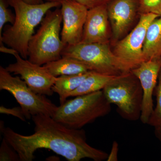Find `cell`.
<instances>
[{
	"label": "cell",
	"instance_id": "1",
	"mask_svg": "<svg viewBox=\"0 0 161 161\" xmlns=\"http://www.w3.org/2000/svg\"><path fill=\"white\" fill-rule=\"evenodd\" d=\"M31 119L35 125L31 135L19 134L9 127L2 131L3 138L18 153L20 161H32L35 152L40 149H49L69 161L108 158L107 153L87 143L84 130L70 129L45 114L34 115Z\"/></svg>",
	"mask_w": 161,
	"mask_h": 161
},
{
	"label": "cell",
	"instance_id": "2",
	"mask_svg": "<svg viewBox=\"0 0 161 161\" xmlns=\"http://www.w3.org/2000/svg\"><path fill=\"white\" fill-rule=\"evenodd\" d=\"M14 8V23L5 27L0 36V42L16 50L23 59L28 57L30 40L34 34L35 28L41 23L48 10L58 8L61 4L46 2L40 4H30L23 0H8Z\"/></svg>",
	"mask_w": 161,
	"mask_h": 161
},
{
	"label": "cell",
	"instance_id": "3",
	"mask_svg": "<svg viewBox=\"0 0 161 161\" xmlns=\"http://www.w3.org/2000/svg\"><path fill=\"white\" fill-rule=\"evenodd\" d=\"M111 111V104L103 91H99L66 100L58 107L52 117L65 126L78 130Z\"/></svg>",
	"mask_w": 161,
	"mask_h": 161
},
{
	"label": "cell",
	"instance_id": "4",
	"mask_svg": "<svg viewBox=\"0 0 161 161\" xmlns=\"http://www.w3.org/2000/svg\"><path fill=\"white\" fill-rule=\"evenodd\" d=\"M62 15L61 9L48 10L36 33L33 35L28 46L30 61L43 65L62 57L66 46L60 37Z\"/></svg>",
	"mask_w": 161,
	"mask_h": 161
},
{
	"label": "cell",
	"instance_id": "5",
	"mask_svg": "<svg viewBox=\"0 0 161 161\" xmlns=\"http://www.w3.org/2000/svg\"><path fill=\"white\" fill-rule=\"evenodd\" d=\"M109 43H80L66 45L62 57L75 58L84 64L90 71L112 76H119L131 70L113 53Z\"/></svg>",
	"mask_w": 161,
	"mask_h": 161
},
{
	"label": "cell",
	"instance_id": "6",
	"mask_svg": "<svg viewBox=\"0 0 161 161\" xmlns=\"http://www.w3.org/2000/svg\"><path fill=\"white\" fill-rule=\"evenodd\" d=\"M102 91L108 101L117 106L123 118L132 121L140 119L143 92L139 80L131 70L115 77Z\"/></svg>",
	"mask_w": 161,
	"mask_h": 161
},
{
	"label": "cell",
	"instance_id": "7",
	"mask_svg": "<svg viewBox=\"0 0 161 161\" xmlns=\"http://www.w3.org/2000/svg\"><path fill=\"white\" fill-rule=\"evenodd\" d=\"M0 90H5L13 95L28 119L40 114L53 117L58 109L45 95L35 93L22 78L12 76L2 66H0Z\"/></svg>",
	"mask_w": 161,
	"mask_h": 161
},
{
	"label": "cell",
	"instance_id": "8",
	"mask_svg": "<svg viewBox=\"0 0 161 161\" xmlns=\"http://www.w3.org/2000/svg\"><path fill=\"white\" fill-rule=\"evenodd\" d=\"M153 14L141 15L138 23L123 38L112 44V51L131 70L145 61L143 48L147 29L156 18Z\"/></svg>",
	"mask_w": 161,
	"mask_h": 161
},
{
	"label": "cell",
	"instance_id": "9",
	"mask_svg": "<svg viewBox=\"0 0 161 161\" xmlns=\"http://www.w3.org/2000/svg\"><path fill=\"white\" fill-rule=\"evenodd\" d=\"M16 61L6 68L10 73L20 75L30 88L36 94L52 96L54 92L52 87L56 78L50 74L42 65L29 60L23 59L19 53L15 54Z\"/></svg>",
	"mask_w": 161,
	"mask_h": 161
},
{
	"label": "cell",
	"instance_id": "10",
	"mask_svg": "<svg viewBox=\"0 0 161 161\" xmlns=\"http://www.w3.org/2000/svg\"><path fill=\"white\" fill-rule=\"evenodd\" d=\"M107 7L112 31V45L125 36L138 23L140 17L138 0H113Z\"/></svg>",
	"mask_w": 161,
	"mask_h": 161
},
{
	"label": "cell",
	"instance_id": "11",
	"mask_svg": "<svg viewBox=\"0 0 161 161\" xmlns=\"http://www.w3.org/2000/svg\"><path fill=\"white\" fill-rule=\"evenodd\" d=\"M60 4L63 22L61 40L66 45L80 43L88 9L75 0H64Z\"/></svg>",
	"mask_w": 161,
	"mask_h": 161
},
{
	"label": "cell",
	"instance_id": "12",
	"mask_svg": "<svg viewBox=\"0 0 161 161\" xmlns=\"http://www.w3.org/2000/svg\"><path fill=\"white\" fill-rule=\"evenodd\" d=\"M161 68V56L144 61L131 71L138 78L143 92L140 120L148 124L153 109V95L157 84Z\"/></svg>",
	"mask_w": 161,
	"mask_h": 161
},
{
	"label": "cell",
	"instance_id": "13",
	"mask_svg": "<svg viewBox=\"0 0 161 161\" xmlns=\"http://www.w3.org/2000/svg\"><path fill=\"white\" fill-rule=\"evenodd\" d=\"M107 6H98L88 10L81 42L110 44L112 31Z\"/></svg>",
	"mask_w": 161,
	"mask_h": 161
},
{
	"label": "cell",
	"instance_id": "14",
	"mask_svg": "<svg viewBox=\"0 0 161 161\" xmlns=\"http://www.w3.org/2000/svg\"><path fill=\"white\" fill-rule=\"evenodd\" d=\"M43 66L50 74L55 77L62 75H78L90 71L84 64L70 57H61Z\"/></svg>",
	"mask_w": 161,
	"mask_h": 161
},
{
	"label": "cell",
	"instance_id": "15",
	"mask_svg": "<svg viewBox=\"0 0 161 161\" xmlns=\"http://www.w3.org/2000/svg\"><path fill=\"white\" fill-rule=\"evenodd\" d=\"M143 52L145 61L161 56V17L156 18L147 29Z\"/></svg>",
	"mask_w": 161,
	"mask_h": 161
},
{
	"label": "cell",
	"instance_id": "16",
	"mask_svg": "<svg viewBox=\"0 0 161 161\" xmlns=\"http://www.w3.org/2000/svg\"><path fill=\"white\" fill-rule=\"evenodd\" d=\"M92 71L78 75H62L56 78L52 90L59 95L60 105L66 101L71 93L79 87Z\"/></svg>",
	"mask_w": 161,
	"mask_h": 161
},
{
	"label": "cell",
	"instance_id": "17",
	"mask_svg": "<svg viewBox=\"0 0 161 161\" xmlns=\"http://www.w3.org/2000/svg\"><path fill=\"white\" fill-rule=\"evenodd\" d=\"M116 77L117 76L103 75L92 71L79 87L71 93L69 97H76L101 91Z\"/></svg>",
	"mask_w": 161,
	"mask_h": 161
},
{
	"label": "cell",
	"instance_id": "18",
	"mask_svg": "<svg viewBox=\"0 0 161 161\" xmlns=\"http://www.w3.org/2000/svg\"><path fill=\"white\" fill-rule=\"evenodd\" d=\"M156 105L153 109L148 124L153 127L161 125V68L158 80L157 85L155 87Z\"/></svg>",
	"mask_w": 161,
	"mask_h": 161
},
{
	"label": "cell",
	"instance_id": "19",
	"mask_svg": "<svg viewBox=\"0 0 161 161\" xmlns=\"http://www.w3.org/2000/svg\"><path fill=\"white\" fill-rule=\"evenodd\" d=\"M140 15L153 14L161 17V0H138Z\"/></svg>",
	"mask_w": 161,
	"mask_h": 161
},
{
	"label": "cell",
	"instance_id": "20",
	"mask_svg": "<svg viewBox=\"0 0 161 161\" xmlns=\"http://www.w3.org/2000/svg\"><path fill=\"white\" fill-rule=\"evenodd\" d=\"M8 0H0V36L2 35L3 26L6 23H14L15 15L8 9Z\"/></svg>",
	"mask_w": 161,
	"mask_h": 161
},
{
	"label": "cell",
	"instance_id": "21",
	"mask_svg": "<svg viewBox=\"0 0 161 161\" xmlns=\"http://www.w3.org/2000/svg\"><path fill=\"white\" fill-rule=\"evenodd\" d=\"M0 161H20L18 153L4 138L0 148Z\"/></svg>",
	"mask_w": 161,
	"mask_h": 161
},
{
	"label": "cell",
	"instance_id": "22",
	"mask_svg": "<svg viewBox=\"0 0 161 161\" xmlns=\"http://www.w3.org/2000/svg\"><path fill=\"white\" fill-rule=\"evenodd\" d=\"M0 113L1 114L10 115L15 116L23 121H26V117L23 109L21 107L13 108H7L3 106L0 107Z\"/></svg>",
	"mask_w": 161,
	"mask_h": 161
},
{
	"label": "cell",
	"instance_id": "23",
	"mask_svg": "<svg viewBox=\"0 0 161 161\" xmlns=\"http://www.w3.org/2000/svg\"><path fill=\"white\" fill-rule=\"evenodd\" d=\"M82 4L88 9L95 8L98 6L108 5L113 0H75Z\"/></svg>",
	"mask_w": 161,
	"mask_h": 161
},
{
	"label": "cell",
	"instance_id": "24",
	"mask_svg": "<svg viewBox=\"0 0 161 161\" xmlns=\"http://www.w3.org/2000/svg\"><path fill=\"white\" fill-rule=\"evenodd\" d=\"M119 151V144L116 141H114L112 144V150L109 154H108L107 161H118Z\"/></svg>",
	"mask_w": 161,
	"mask_h": 161
},
{
	"label": "cell",
	"instance_id": "25",
	"mask_svg": "<svg viewBox=\"0 0 161 161\" xmlns=\"http://www.w3.org/2000/svg\"><path fill=\"white\" fill-rule=\"evenodd\" d=\"M3 43L0 42V52L4 53L9 54L14 56L15 54L18 52L15 50L9 47V48L6 47L3 44Z\"/></svg>",
	"mask_w": 161,
	"mask_h": 161
},
{
	"label": "cell",
	"instance_id": "26",
	"mask_svg": "<svg viewBox=\"0 0 161 161\" xmlns=\"http://www.w3.org/2000/svg\"><path fill=\"white\" fill-rule=\"evenodd\" d=\"M154 129L155 136L161 142V125L154 127Z\"/></svg>",
	"mask_w": 161,
	"mask_h": 161
},
{
	"label": "cell",
	"instance_id": "27",
	"mask_svg": "<svg viewBox=\"0 0 161 161\" xmlns=\"http://www.w3.org/2000/svg\"><path fill=\"white\" fill-rule=\"evenodd\" d=\"M24 2L30 4H40L43 3V0H23Z\"/></svg>",
	"mask_w": 161,
	"mask_h": 161
},
{
	"label": "cell",
	"instance_id": "28",
	"mask_svg": "<svg viewBox=\"0 0 161 161\" xmlns=\"http://www.w3.org/2000/svg\"><path fill=\"white\" fill-rule=\"evenodd\" d=\"M45 1H46V2H55V3H61L64 0H45Z\"/></svg>",
	"mask_w": 161,
	"mask_h": 161
}]
</instances>
